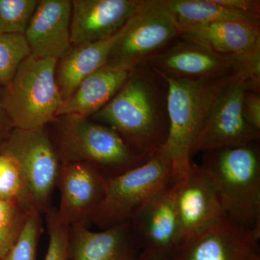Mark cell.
I'll return each instance as SVG.
<instances>
[{
    "instance_id": "1",
    "label": "cell",
    "mask_w": 260,
    "mask_h": 260,
    "mask_svg": "<svg viewBox=\"0 0 260 260\" xmlns=\"http://www.w3.org/2000/svg\"><path fill=\"white\" fill-rule=\"evenodd\" d=\"M162 107L153 78L133 70L116 95L91 117L116 131L146 161L167 140L169 121Z\"/></svg>"
},
{
    "instance_id": "2",
    "label": "cell",
    "mask_w": 260,
    "mask_h": 260,
    "mask_svg": "<svg viewBox=\"0 0 260 260\" xmlns=\"http://www.w3.org/2000/svg\"><path fill=\"white\" fill-rule=\"evenodd\" d=\"M202 168L234 223L260 236V158L256 143L204 153Z\"/></svg>"
},
{
    "instance_id": "3",
    "label": "cell",
    "mask_w": 260,
    "mask_h": 260,
    "mask_svg": "<svg viewBox=\"0 0 260 260\" xmlns=\"http://www.w3.org/2000/svg\"><path fill=\"white\" fill-rule=\"evenodd\" d=\"M233 75L208 81H189L160 76L167 85L169 130L160 150L172 162L174 183L184 177L189 171L193 143L215 99Z\"/></svg>"
},
{
    "instance_id": "4",
    "label": "cell",
    "mask_w": 260,
    "mask_h": 260,
    "mask_svg": "<svg viewBox=\"0 0 260 260\" xmlns=\"http://www.w3.org/2000/svg\"><path fill=\"white\" fill-rule=\"evenodd\" d=\"M58 61L30 54L5 87L3 104L13 127L40 129L57 120L64 102L56 79Z\"/></svg>"
},
{
    "instance_id": "5",
    "label": "cell",
    "mask_w": 260,
    "mask_h": 260,
    "mask_svg": "<svg viewBox=\"0 0 260 260\" xmlns=\"http://www.w3.org/2000/svg\"><path fill=\"white\" fill-rule=\"evenodd\" d=\"M62 116L53 141L61 162L90 164L108 178L145 162L109 126L81 116Z\"/></svg>"
},
{
    "instance_id": "6",
    "label": "cell",
    "mask_w": 260,
    "mask_h": 260,
    "mask_svg": "<svg viewBox=\"0 0 260 260\" xmlns=\"http://www.w3.org/2000/svg\"><path fill=\"white\" fill-rule=\"evenodd\" d=\"M173 183L172 162L159 150L138 167L107 177L105 196L92 223L104 230L128 223L149 200Z\"/></svg>"
},
{
    "instance_id": "7",
    "label": "cell",
    "mask_w": 260,
    "mask_h": 260,
    "mask_svg": "<svg viewBox=\"0 0 260 260\" xmlns=\"http://www.w3.org/2000/svg\"><path fill=\"white\" fill-rule=\"evenodd\" d=\"M0 153L11 155L18 162L26 179L34 210L40 215L47 213L52 207L61 162L45 128H14L0 147Z\"/></svg>"
},
{
    "instance_id": "8",
    "label": "cell",
    "mask_w": 260,
    "mask_h": 260,
    "mask_svg": "<svg viewBox=\"0 0 260 260\" xmlns=\"http://www.w3.org/2000/svg\"><path fill=\"white\" fill-rule=\"evenodd\" d=\"M179 37V30L159 0H141L106 65L133 71L138 65L158 55L159 51Z\"/></svg>"
},
{
    "instance_id": "9",
    "label": "cell",
    "mask_w": 260,
    "mask_h": 260,
    "mask_svg": "<svg viewBox=\"0 0 260 260\" xmlns=\"http://www.w3.org/2000/svg\"><path fill=\"white\" fill-rule=\"evenodd\" d=\"M248 84L233 75L215 99L191 148V158L199 153L245 146L256 143L259 132L243 114L242 100Z\"/></svg>"
},
{
    "instance_id": "10",
    "label": "cell",
    "mask_w": 260,
    "mask_h": 260,
    "mask_svg": "<svg viewBox=\"0 0 260 260\" xmlns=\"http://www.w3.org/2000/svg\"><path fill=\"white\" fill-rule=\"evenodd\" d=\"M180 246L195 234L226 216L213 181L191 162L184 177L173 183Z\"/></svg>"
},
{
    "instance_id": "11",
    "label": "cell",
    "mask_w": 260,
    "mask_h": 260,
    "mask_svg": "<svg viewBox=\"0 0 260 260\" xmlns=\"http://www.w3.org/2000/svg\"><path fill=\"white\" fill-rule=\"evenodd\" d=\"M260 236L226 216L183 243L176 260H260Z\"/></svg>"
},
{
    "instance_id": "12",
    "label": "cell",
    "mask_w": 260,
    "mask_h": 260,
    "mask_svg": "<svg viewBox=\"0 0 260 260\" xmlns=\"http://www.w3.org/2000/svg\"><path fill=\"white\" fill-rule=\"evenodd\" d=\"M107 177L85 162H61L57 186L60 203L56 215L71 226L90 227L105 196Z\"/></svg>"
},
{
    "instance_id": "13",
    "label": "cell",
    "mask_w": 260,
    "mask_h": 260,
    "mask_svg": "<svg viewBox=\"0 0 260 260\" xmlns=\"http://www.w3.org/2000/svg\"><path fill=\"white\" fill-rule=\"evenodd\" d=\"M237 55L218 54L183 40L148 61L160 76L189 81H208L235 75Z\"/></svg>"
},
{
    "instance_id": "14",
    "label": "cell",
    "mask_w": 260,
    "mask_h": 260,
    "mask_svg": "<svg viewBox=\"0 0 260 260\" xmlns=\"http://www.w3.org/2000/svg\"><path fill=\"white\" fill-rule=\"evenodd\" d=\"M129 223L142 252L174 256L180 244L173 184L143 205Z\"/></svg>"
},
{
    "instance_id": "15",
    "label": "cell",
    "mask_w": 260,
    "mask_h": 260,
    "mask_svg": "<svg viewBox=\"0 0 260 260\" xmlns=\"http://www.w3.org/2000/svg\"><path fill=\"white\" fill-rule=\"evenodd\" d=\"M72 47L103 40L123 28L141 0H73Z\"/></svg>"
},
{
    "instance_id": "16",
    "label": "cell",
    "mask_w": 260,
    "mask_h": 260,
    "mask_svg": "<svg viewBox=\"0 0 260 260\" xmlns=\"http://www.w3.org/2000/svg\"><path fill=\"white\" fill-rule=\"evenodd\" d=\"M70 0H40L24 32L30 54L61 59L71 49Z\"/></svg>"
},
{
    "instance_id": "17",
    "label": "cell",
    "mask_w": 260,
    "mask_h": 260,
    "mask_svg": "<svg viewBox=\"0 0 260 260\" xmlns=\"http://www.w3.org/2000/svg\"><path fill=\"white\" fill-rule=\"evenodd\" d=\"M141 252L129 222L100 232L83 225L70 226V260H137Z\"/></svg>"
},
{
    "instance_id": "18",
    "label": "cell",
    "mask_w": 260,
    "mask_h": 260,
    "mask_svg": "<svg viewBox=\"0 0 260 260\" xmlns=\"http://www.w3.org/2000/svg\"><path fill=\"white\" fill-rule=\"evenodd\" d=\"M125 25L107 39L72 47L58 61L56 79L63 101L71 96L87 77L107 64L113 48L122 35Z\"/></svg>"
},
{
    "instance_id": "19",
    "label": "cell",
    "mask_w": 260,
    "mask_h": 260,
    "mask_svg": "<svg viewBox=\"0 0 260 260\" xmlns=\"http://www.w3.org/2000/svg\"><path fill=\"white\" fill-rule=\"evenodd\" d=\"M132 73L105 65L84 79L71 96L63 102L58 116L94 115L116 95Z\"/></svg>"
},
{
    "instance_id": "20",
    "label": "cell",
    "mask_w": 260,
    "mask_h": 260,
    "mask_svg": "<svg viewBox=\"0 0 260 260\" xmlns=\"http://www.w3.org/2000/svg\"><path fill=\"white\" fill-rule=\"evenodd\" d=\"M183 40L218 54L241 55L260 46V28L237 22H218L179 30Z\"/></svg>"
},
{
    "instance_id": "21",
    "label": "cell",
    "mask_w": 260,
    "mask_h": 260,
    "mask_svg": "<svg viewBox=\"0 0 260 260\" xmlns=\"http://www.w3.org/2000/svg\"><path fill=\"white\" fill-rule=\"evenodd\" d=\"M178 30L218 22H237L260 28V15L229 9L214 0H159Z\"/></svg>"
},
{
    "instance_id": "22",
    "label": "cell",
    "mask_w": 260,
    "mask_h": 260,
    "mask_svg": "<svg viewBox=\"0 0 260 260\" xmlns=\"http://www.w3.org/2000/svg\"><path fill=\"white\" fill-rule=\"evenodd\" d=\"M0 200L18 205L28 211L35 210L26 179L18 162L11 155L1 153Z\"/></svg>"
},
{
    "instance_id": "23",
    "label": "cell",
    "mask_w": 260,
    "mask_h": 260,
    "mask_svg": "<svg viewBox=\"0 0 260 260\" xmlns=\"http://www.w3.org/2000/svg\"><path fill=\"white\" fill-rule=\"evenodd\" d=\"M30 54L24 34H0V85L7 86Z\"/></svg>"
},
{
    "instance_id": "24",
    "label": "cell",
    "mask_w": 260,
    "mask_h": 260,
    "mask_svg": "<svg viewBox=\"0 0 260 260\" xmlns=\"http://www.w3.org/2000/svg\"><path fill=\"white\" fill-rule=\"evenodd\" d=\"M43 231L42 215L32 210L16 242L0 260H38V246Z\"/></svg>"
},
{
    "instance_id": "25",
    "label": "cell",
    "mask_w": 260,
    "mask_h": 260,
    "mask_svg": "<svg viewBox=\"0 0 260 260\" xmlns=\"http://www.w3.org/2000/svg\"><path fill=\"white\" fill-rule=\"evenodd\" d=\"M39 1L0 0V34H24Z\"/></svg>"
},
{
    "instance_id": "26",
    "label": "cell",
    "mask_w": 260,
    "mask_h": 260,
    "mask_svg": "<svg viewBox=\"0 0 260 260\" xmlns=\"http://www.w3.org/2000/svg\"><path fill=\"white\" fill-rule=\"evenodd\" d=\"M30 212L0 200V259L16 242Z\"/></svg>"
},
{
    "instance_id": "27",
    "label": "cell",
    "mask_w": 260,
    "mask_h": 260,
    "mask_svg": "<svg viewBox=\"0 0 260 260\" xmlns=\"http://www.w3.org/2000/svg\"><path fill=\"white\" fill-rule=\"evenodd\" d=\"M44 215L49 234V244L44 260H70L68 246L70 226L59 221L54 207L49 208Z\"/></svg>"
},
{
    "instance_id": "28",
    "label": "cell",
    "mask_w": 260,
    "mask_h": 260,
    "mask_svg": "<svg viewBox=\"0 0 260 260\" xmlns=\"http://www.w3.org/2000/svg\"><path fill=\"white\" fill-rule=\"evenodd\" d=\"M242 111L248 124L260 133V96L257 92L246 90L243 96Z\"/></svg>"
},
{
    "instance_id": "29",
    "label": "cell",
    "mask_w": 260,
    "mask_h": 260,
    "mask_svg": "<svg viewBox=\"0 0 260 260\" xmlns=\"http://www.w3.org/2000/svg\"><path fill=\"white\" fill-rule=\"evenodd\" d=\"M215 3L237 11L260 14L259 0H214Z\"/></svg>"
},
{
    "instance_id": "30",
    "label": "cell",
    "mask_w": 260,
    "mask_h": 260,
    "mask_svg": "<svg viewBox=\"0 0 260 260\" xmlns=\"http://www.w3.org/2000/svg\"><path fill=\"white\" fill-rule=\"evenodd\" d=\"M13 129L3 104V90H0V147L8 139Z\"/></svg>"
},
{
    "instance_id": "31",
    "label": "cell",
    "mask_w": 260,
    "mask_h": 260,
    "mask_svg": "<svg viewBox=\"0 0 260 260\" xmlns=\"http://www.w3.org/2000/svg\"><path fill=\"white\" fill-rule=\"evenodd\" d=\"M137 260H176L174 256H165L155 255V254H147L141 252Z\"/></svg>"
}]
</instances>
